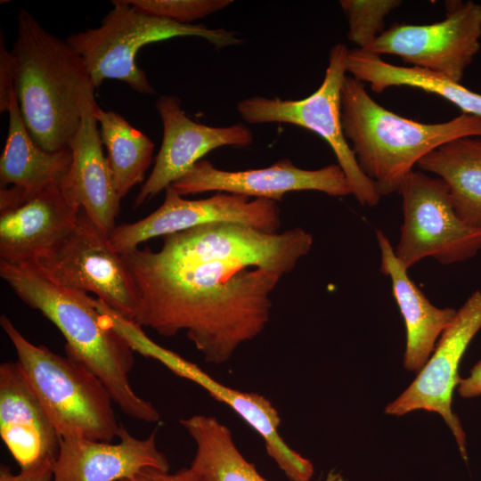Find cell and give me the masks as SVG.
Here are the masks:
<instances>
[{
	"instance_id": "30bf717a",
	"label": "cell",
	"mask_w": 481,
	"mask_h": 481,
	"mask_svg": "<svg viewBox=\"0 0 481 481\" xmlns=\"http://www.w3.org/2000/svg\"><path fill=\"white\" fill-rule=\"evenodd\" d=\"M444 5L443 20L421 25L395 23L367 52L396 55L412 67L461 83L480 50L481 4L452 0L445 1Z\"/></svg>"
},
{
	"instance_id": "d4e9b609",
	"label": "cell",
	"mask_w": 481,
	"mask_h": 481,
	"mask_svg": "<svg viewBox=\"0 0 481 481\" xmlns=\"http://www.w3.org/2000/svg\"><path fill=\"white\" fill-rule=\"evenodd\" d=\"M400 0H341L339 4L348 25L347 37L357 49L367 51L385 30L387 16Z\"/></svg>"
},
{
	"instance_id": "484cf974",
	"label": "cell",
	"mask_w": 481,
	"mask_h": 481,
	"mask_svg": "<svg viewBox=\"0 0 481 481\" xmlns=\"http://www.w3.org/2000/svg\"><path fill=\"white\" fill-rule=\"evenodd\" d=\"M139 12L183 24L205 18L231 5L232 0H126Z\"/></svg>"
},
{
	"instance_id": "8992f818",
	"label": "cell",
	"mask_w": 481,
	"mask_h": 481,
	"mask_svg": "<svg viewBox=\"0 0 481 481\" xmlns=\"http://www.w3.org/2000/svg\"><path fill=\"white\" fill-rule=\"evenodd\" d=\"M111 3L113 8L99 27L74 33L66 39L84 60L95 88L105 79H118L138 93L154 94L146 73L135 63L139 50L150 43L177 37H201L217 48L242 43L234 31L148 15L126 0Z\"/></svg>"
},
{
	"instance_id": "4316f807",
	"label": "cell",
	"mask_w": 481,
	"mask_h": 481,
	"mask_svg": "<svg viewBox=\"0 0 481 481\" xmlns=\"http://www.w3.org/2000/svg\"><path fill=\"white\" fill-rule=\"evenodd\" d=\"M0 43V111L8 112L14 92L16 61L12 52L5 47L3 33Z\"/></svg>"
},
{
	"instance_id": "d6986e66",
	"label": "cell",
	"mask_w": 481,
	"mask_h": 481,
	"mask_svg": "<svg viewBox=\"0 0 481 481\" xmlns=\"http://www.w3.org/2000/svg\"><path fill=\"white\" fill-rule=\"evenodd\" d=\"M80 210L66 199L60 186H51L0 211L1 261L37 260L70 232Z\"/></svg>"
},
{
	"instance_id": "f546056e",
	"label": "cell",
	"mask_w": 481,
	"mask_h": 481,
	"mask_svg": "<svg viewBox=\"0 0 481 481\" xmlns=\"http://www.w3.org/2000/svg\"><path fill=\"white\" fill-rule=\"evenodd\" d=\"M457 391L460 396L465 399L481 395V360L473 366L469 376L461 378Z\"/></svg>"
},
{
	"instance_id": "8fae6325",
	"label": "cell",
	"mask_w": 481,
	"mask_h": 481,
	"mask_svg": "<svg viewBox=\"0 0 481 481\" xmlns=\"http://www.w3.org/2000/svg\"><path fill=\"white\" fill-rule=\"evenodd\" d=\"M120 334L134 352L159 362L174 374L194 382L213 398L228 405L258 433L267 454L290 481L310 480L314 474L312 462L291 449L280 436L281 418L266 397L255 392H242L216 381L195 363L154 342L143 327L134 322L124 323Z\"/></svg>"
},
{
	"instance_id": "6da1fadb",
	"label": "cell",
	"mask_w": 481,
	"mask_h": 481,
	"mask_svg": "<svg viewBox=\"0 0 481 481\" xmlns=\"http://www.w3.org/2000/svg\"><path fill=\"white\" fill-rule=\"evenodd\" d=\"M313 243L300 227L213 222L164 236L159 250L123 251L138 294L133 321L163 337L184 331L207 363H225L265 330L272 293Z\"/></svg>"
},
{
	"instance_id": "e0dca14e",
	"label": "cell",
	"mask_w": 481,
	"mask_h": 481,
	"mask_svg": "<svg viewBox=\"0 0 481 481\" xmlns=\"http://www.w3.org/2000/svg\"><path fill=\"white\" fill-rule=\"evenodd\" d=\"M118 443L62 437L53 466L52 481H120L145 468L169 470L159 450L156 431L137 438L121 426Z\"/></svg>"
},
{
	"instance_id": "9c48e42d",
	"label": "cell",
	"mask_w": 481,
	"mask_h": 481,
	"mask_svg": "<svg viewBox=\"0 0 481 481\" xmlns=\"http://www.w3.org/2000/svg\"><path fill=\"white\" fill-rule=\"evenodd\" d=\"M34 262L56 282L95 294L126 318L136 314L138 294L128 269L82 209L70 232Z\"/></svg>"
},
{
	"instance_id": "603a6c76",
	"label": "cell",
	"mask_w": 481,
	"mask_h": 481,
	"mask_svg": "<svg viewBox=\"0 0 481 481\" xmlns=\"http://www.w3.org/2000/svg\"><path fill=\"white\" fill-rule=\"evenodd\" d=\"M196 445L190 468L202 481H266L238 449L228 427L214 416L180 420Z\"/></svg>"
},
{
	"instance_id": "ffe728a7",
	"label": "cell",
	"mask_w": 481,
	"mask_h": 481,
	"mask_svg": "<svg viewBox=\"0 0 481 481\" xmlns=\"http://www.w3.org/2000/svg\"><path fill=\"white\" fill-rule=\"evenodd\" d=\"M376 238L380 250V272L390 279L394 298L404 321V368L419 371L432 355L457 310L434 306L410 278L408 268L396 257L387 235L377 230Z\"/></svg>"
},
{
	"instance_id": "7a4b0ae2",
	"label": "cell",
	"mask_w": 481,
	"mask_h": 481,
	"mask_svg": "<svg viewBox=\"0 0 481 481\" xmlns=\"http://www.w3.org/2000/svg\"><path fill=\"white\" fill-rule=\"evenodd\" d=\"M0 276L24 304L58 328L66 340V355L96 374L123 413L145 422L159 421L158 409L131 386L135 352L99 312L95 298L56 282L34 261L0 260Z\"/></svg>"
},
{
	"instance_id": "52a82bcc",
	"label": "cell",
	"mask_w": 481,
	"mask_h": 481,
	"mask_svg": "<svg viewBox=\"0 0 481 481\" xmlns=\"http://www.w3.org/2000/svg\"><path fill=\"white\" fill-rule=\"evenodd\" d=\"M348 51L341 43L331 47L324 78L309 96L301 100L252 96L239 102L237 111L250 124L288 123L317 134L335 154L352 195L362 206L373 207L381 196L361 170L341 123V90L347 73Z\"/></svg>"
},
{
	"instance_id": "f1b7e54d",
	"label": "cell",
	"mask_w": 481,
	"mask_h": 481,
	"mask_svg": "<svg viewBox=\"0 0 481 481\" xmlns=\"http://www.w3.org/2000/svg\"><path fill=\"white\" fill-rule=\"evenodd\" d=\"M120 481H202L189 468H183L175 473L157 468H145L136 474Z\"/></svg>"
},
{
	"instance_id": "277c9868",
	"label": "cell",
	"mask_w": 481,
	"mask_h": 481,
	"mask_svg": "<svg viewBox=\"0 0 481 481\" xmlns=\"http://www.w3.org/2000/svg\"><path fill=\"white\" fill-rule=\"evenodd\" d=\"M341 123L361 170L380 196L398 192L413 167L439 145L481 137L479 116L461 113L442 123L409 119L379 105L352 76H346L341 90Z\"/></svg>"
},
{
	"instance_id": "4fadbf2b",
	"label": "cell",
	"mask_w": 481,
	"mask_h": 481,
	"mask_svg": "<svg viewBox=\"0 0 481 481\" xmlns=\"http://www.w3.org/2000/svg\"><path fill=\"white\" fill-rule=\"evenodd\" d=\"M481 329V290H475L457 310L451 324L439 338L432 355L411 385L385 412L403 416L417 410L436 412L452 431L461 457L467 461L466 434L452 410V393L461 377V358Z\"/></svg>"
},
{
	"instance_id": "7c38bea8",
	"label": "cell",
	"mask_w": 481,
	"mask_h": 481,
	"mask_svg": "<svg viewBox=\"0 0 481 481\" xmlns=\"http://www.w3.org/2000/svg\"><path fill=\"white\" fill-rule=\"evenodd\" d=\"M162 205L146 217L117 225L109 235L113 250L121 253L155 237L166 236L213 222H234L268 233L278 232L281 209L276 201L218 192L209 198L186 200L173 187Z\"/></svg>"
},
{
	"instance_id": "44dd1931",
	"label": "cell",
	"mask_w": 481,
	"mask_h": 481,
	"mask_svg": "<svg viewBox=\"0 0 481 481\" xmlns=\"http://www.w3.org/2000/svg\"><path fill=\"white\" fill-rule=\"evenodd\" d=\"M8 113V134L0 159L1 189L12 184L21 190L25 200L47 187L61 186L72 161L71 150L52 152L35 142L23 121L15 90Z\"/></svg>"
},
{
	"instance_id": "5bb4252c",
	"label": "cell",
	"mask_w": 481,
	"mask_h": 481,
	"mask_svg": "<svg viewBox=\"0 0 481 481\" xmlns=\"http://www.w3.org/2000/svg\"><path fill=\"white\" fill-rule=\"evenodd\" d=\"M172 187L181 196L216 191L276 202L290 192L316 191L331 197L352 194L338 164L309 170L296 167L289 159L265 168L243 171L221 170L210 161L200 159Z\"/></svg>"
},
{
	"instance_id": "2e32d148",
	"label": "cell",
	"mask_w": 481,
	"mask_h": 481,
	"mask_svg": "<svg viewBox=\"0 0 481 481\" xmlns=\"http://www.w3.org/2000/svg\"><path fill=\"white\" fill-rule=\"evenodd\" d=\"M0 436L20 469L55 461L61 436L18 362L0 364Z\"/></svg>"
},
{
	"instance_id": "5b68a950",
	"label": "cell",
	"mask_w": 481,
	"mask_h": 481,
	"mask_svg": "<svg viewBox=\"0 0 481 481\" xmlns=\"http://www.w3.org/2000/svg\"><path fill=\"white\" fill-rule=\"evenodd\" d=\"M0 324L61 438L111 442L118 437L122 425L114 402L95 373L69 355L31 343L5 314L1 315Z\"/></svg>"
},
{
	"instance_id": "7402d4cb",
	"label": "cell",
	"mask_w": 481,
	"mask_h": 481,
	"mask_svg": "<svg viewBox=\"0 0 481 481\" xmlns=\"http://www.w3.org/2000/svg\"><path fill=\"white\" fill-rule=\"evenodd\" d=\"M417 167L437 175L447 186L457 216L481 229V137L463 136L444 143Z\"/></svg>"
},
{
	"instance_id": "ba28073f",
	"label": "cell",
	"mask_w": 481,
	"mask_h": 481,
	"mask_svg": "<svg viewBox=\"0 0 481 481\" xmlns=\"http://www.w3.org/2000/svg\"><path fill=\"white\" fill-rule=\"evenodd\" d=\"M397 192L402 197L404 219L395 252L406 268L425 257L442 265L455 264L481 250V229L457 216L440 178L412 170Z\"/></svg>"
},
{
	"instance_id": "cb8c5ba5",
	"label": "cell",
	"mask_w": 481,
	"mask_h": 481,
	"mask_svg": "<svg viewBox=\"0 0 481 481\" xmlns=\"http://www.w3.org/2000/svg\"><path fill=\"white\" fill-rule=\"evenodd\" d=\"M100 125L102 145L107 149V161L115 190L123 199L135 185L145 180V173L153 156L154 143L120 114L94 108Z\"/></svg>"
},
{
	"instance_id": "9a60e30c",
	"label": "cell",
	"mask_w": 481,
	"mask_h": 481,
	"mask_svg": "<svg viewBox=\"0 0 481 481\" xmlns=\"http://www.w3.org/2000/svg\"><path fill=\"white\" fill-rule=\"evenodd\" d=\"M156 109L163 125V139L155 164L135 200L138 208L184 175L209 151L224 147L244 148L253 143L243 124L210 126L191 119L174 95H162Z\"/></svg>"
},
{
	"instance_id": "3957f363",
	"label": "cell",
	"mask_w": 481,
	"mask_h": 481,
	"mask_svg": "<svg viewBox=\"0 0 481 481\" xmlns=\"http://www.w3.org/2000/svg\"><path fill=\"white\" fill-rule=\"evenodd\" d=\"M12 52L14 90L29 135L45 151L70 149L85 106L96 102L84 60L24 9L17 16Z\"/></svg>"
},
{
	"instance_id": "83f0119b",
	"label": "cell",
	"mask_w": 481,
	"mask_h": 481,
	"mask_svg": "<svg viewBox=\"0 0 481 481\" xmlns=\"http://www.w3.org/2000/svg\"><path fill=\"white\" fill-rule=\"evenodd\" d=\"M53 461L41 462L32 468L20 469L18 474L4 464L0 466V481H52Z\"/></svg>"
},
{
	"instance_id": "ac0fdd59",
	"label": "cell",
	"mask_w": 481,
	"mask_h": 481,
	"mask_svg": "<svg viewBox=\"0 0 481 481\" xmlns=\"http://www.w3.org/2000/svg\"><path fill=\"white\" fill-rule=\"evenodd\" d=\"M87 103L70 150L72 161L60 188L66 199L82 209L108 236L114 230L120 199L115 190L111 172L103 155L102 143L94 108Z\"/></svg>"
}]
</instances>
